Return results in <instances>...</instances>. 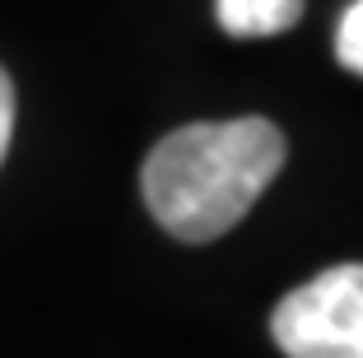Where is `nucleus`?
Returning a JSON list of instances; mask_svg holds the SVG:
<instances>
[{"label": "nucleus", "mask_w": 363, "mask_h": 358, "mask_svg": "<svg viewBox=\"0 0 363 358\" xmlns=\"http://www.w3.org/2000/svg\"><path fill=\"white\" fill-rule=\"evenodd\" d=\"M335 56H340L345 70L363 74V0H354L350 10L340 14V28H335Z\"/></svg>", "instance_id": "20e7f679"}, {"label": "nucleus", "mask_w": 363, "mask_h": 358, "mask_svg": "<svg viewBox=\"0 0 363 358\" xmlns=\"http://www.w3.org/2000/svg\"><path fill=\"white\" fill-rule=\"evenodd\" d=\"M10 135H14V84H10V74L0 70V163H5Z\"/></svg>", "instance_id": "39448f33"}, {"label": "nucleus", "mask_w": 363, "mask_h": 358, "mask_svg": "<svg viewBox=\"0 0 363 358\" xmlns=\"http://www.w3.org/2000/svg\"><path fill=\"white\" fill-rule=\"evenodd\" d=\"M284 154V130L266 116L191 121L150 149L140 196L177 242H214L266 196Z\"/></svg>", "instance_id": "f257e3e1"}, {"label": "nucleus", "mask_w": 363, "mask_h": 358, "mask_svg": "<svg viewBox=\"0 0 363 358\" xmlns=\"http://www.w3.org/2000/svg\"><path fill=\"white\" fill-rule=\"evenodd\" d=\"M214 19L233 38H275L303 19V0H214Z\"/></svg>", "instance_id": "7ed1b4c3"}, {"label": "nucleus", "mask_w": 363, "mask_h": 358, "mask_svg": "<svg viewBox=\"0 0 363 358\" xmlns=\"http://www.w3.org/2000/svg\"><path fill=\"white\" fill-rule=\"evenodd\" d=\"M270 335L284 358H363V265H331L284 293Z\"/></svg>", "instance_id": "f03ea898"}]
</instances>
